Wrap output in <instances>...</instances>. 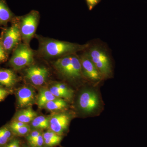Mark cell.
Returning <instances> with one entry per match:
<instances>
[{"label": "cell", "mask_w": 147, "mask_h": 147, "mask_svg": "<svg viewBox=\"0 0 147 147\" xmlns=\"http://www.w3.org/2000/svg\"><path fill=\"white\" fill-rule=\"evenodd\" d=\"M96 85L84 88L79 92L76 105L79 112L84 115L93 117L102 112L103 103Z\"/></svg>", "instance_id": "obj_2"}, {"label": "cell", "mask_w": 147, "mask_h": 147, "mask_svg": "<svg viewBox=\"0 0 147 147\" xmlns=\"http://www.w3.org/2000/svg\"><path fill=\"white\" fill-rule=\"evenodd\" d=\"M30 147H44V139L42 133L36 139L28 142Z\"/></svg>", "instance_id": "obj_22"}, {"label": "cell", "mask_w": 147, "mask_h": 147, "mask_svg": "<svg viewBox=\"0 0 147 147\" xmlns=\"http://www.w3.org/2000/svg\"><path fill=\"white\" fill-rule=\"evenodd\" d=\"M31 127L34 130H41L49 128V117L37 116L30 123Z\"/></svg>", "instance_id": "obj_20"}, {"label": "cell", "mask_w": 147, "mask_h": 147, "mask_svg": "<svg viewBox=\"0 0 147 147\" xmlns=\"http://www.w3.org/2000/svg\"><path fill=\"white\" fill-rule=\"evenodd\" d=\"M48 70L46 67L32 66L25 70V77L32 84L37 86L44 84L48 76Z\"/></svg>", "instance_id": "obj_10"}, {"label": "cell", "mask_w": 147, "mask_h": 147, "mask_svg": "<svg viewBox=\"0 0 147 147\" xmlns=\"http://www.w3.org/2000/svg\"><path fill=\"white\" fill-rule=\"evenodd\" d=\"M7 59L6 54L4 49L3 48L1 39H0V62L4 61Z\"/></svg>", "instance_id": "obj_27"}, {"label": "cell", "mask_w": 147, "mask_h": 147, "mask_svg": "<svg viewBox=\"0 0 147 147\" xmlns=\"http://www.w3.org/2000/svg\"><path fill=\"white\" fill-rule=\"evenodd\" d=\"M57 98L55 97L50 90L42 89L40 90L37 103L40 108H44L46 104Z\"/></svg>", "instance_id": "obj_19"}, {"label": "cell", "mask_w": 147, "mask_h": 147, "mask_svg": "<svg viewBox=\"0 0 147 147\" xmlns=\"http://www.w3.org/2000/svg\"><path fill=\"white\" fill-rule=\"evenodd\" d=\"M21 147H30V146H28L26 144H22L21 145Z\"/></svg>", "instance_id": "obj_28"}, {"label": "cell", "mask_w": 147, "mask_h": 147, "mask_svg": "<svg viewBox=\"0 0 147 147\" xmlns=\"http://www.w3.org/2000/svg\"><path fill=\"white\" fill-rule=\"evenodd\" d=\"M8 126L14 135L16 136H26L31 131V127L28 125L17 121H12Z\"/></svg>", "instance_id": "obj_15"}, {"label": "cell", "mask_w": 147, "mask_h": 147, "mask_svg": "<svg viewBox=\"0 0 147 147\" xmlns=\"http://www.w3.org/2000/svg\"><path fill=\"white\" fill-rule=\"evenodd\" d=\"M87 52L103 80L112 78L113 76V65L110 56L105 48L98 45H90Z\"/></svg>", "instance_id": "obj_4"}, {"label": "cell", "mask_w": 147, "mask_h": 147, "mask_svg": "<svg viewBox=\"0 0 147 147\" xmlns=\"http://www.w3.org/2000/svg\"><path fill=\"white\" fill-rule=\"evenodd\" d=\"M80 58L82 71L84 78L94 85L98 84L103 80L101 74L94 63L90 59L87 52Z\"/></svg>", "instance_id": "obj_8"}, {"label": "cell", "mask_w": 147, "mask_h": 147, "mask_svg": "<svg viewBox=\"0 0 147 147\" xmlns=\"http://www.w3.org/2000/svg\"><path fill=\"white\" fill-rule=\"evenodd\" d=\"M39 13L36 10H32L20 18L19 28L21 38L25 43L28 45L34 36L39 20Z\"/></svg>", "instance_id": "obj_5"}, {"label": "cell", "mask_w": 147, "mask_h": 147, "mask_svg": "<svg viewBox=\"0 0 147 147\" xmlns=\"http://www.w3.org/2000/svg\"><path fill=\"white\" fill-rule=\"evenodd\" d=\"M36 112L32 109L31 107H28L26 109L18 111L13 117V121L21 122L27 124L31 122L37 116Z\"/></svg>", "instance_id": "obj_14"}, {"label": "cell", "mask_w": 147, "mask_h": 147, "mask_svg": "<svg viewBox=\"0 0 147 147\" xmlns=\"http://www.w3.org/2000/svg\"><path fill=\"white\" fill-rule=\"evenodd\" d=\"M44 139V147H54L60 144L63 136L57 134L49 129L42 133Z\"/></svg>", "instance_id": "obj_16"}, {"label": "cell", "mask_w": 147, "mask_h": 147, "mask_svg": "<svg viewBox=\"0 0 147 147\" xmlns=\"http://www.w3.org/2000/svg\"><path fill=\"white\" fill-rule=\"evenodd\" d=\"M88 8L90 10H92L101 0H86Z\"/></svg>", "instance_id": "obj_26"}, {"label": "cell", "mask_w": 147, "mask_h": 147, "mask_svg": "<svg viewBox=\"0 0 147 147\" xmlns=\"http://www.w3.org/2000/svg\"><path fill=\"white\" fill-rule=\"evenodd\" d=\"M73 115L69 112H60L49 117V129L59 135L63 136L68 129Z\"/></svg>", "instance_id": "obj_7"}, {"label": "cell", "mask_w": 147, "mask_h": 147, "mask_svg": "<svg viewBox=\"0 0 147 147\" xmlns=\"http://www.w3.org/2000/svg\"><path fill=\"white\" fill-rule=\"evenodd\" d=\"M54 65L65 79L70 82H77L84 78L80 58L76 54L59 58Z\"/></svg>", "instance_id": "obj_3"}, {"label": "cell", "mask_w": 147, "mask_h": 147, "mask_svg": "<svg viewBox=\"0 0 147 147\" xmlns=\"http://www.w3.org/2000/svg\"><path fill=\"white\" fill-rule=\"evenodd\" d=\"M42 132L40 130H34V131H31L26 137L27 142H29L34 140V139L37 138L40 134H42Z\"/></svg>", "instance_id": "obj_23"}, {"label": "cell", "mask_w": 147, "mask_h": 147, "mask_svg": "<svg viewBox=\"0 0 147 147\" xmlns=\"http://www.w3.org/2000/svg\"><path fill=\"white\" fill-rule=\"evenodd\" d=\"M18 81L16 74L11 69H0V85L7 88L13 87Z\"/></svg>", "instance_id": "obj_13"}, {"label": "cell", "mask_w": 147, "mask_h": 147, "mask_svg": "<svg viewBox=\"0 0 147 147\" xmlns=\"http://www.w3.org/2000/svg\"><path fill=\"white\" fill-rule=\"evenodd\" d=\"M38 40L39 53L47 57H62L76 54L87 49L90 45L88 43L80 45L46 38H39Z\"/></svg>", "instance_id": "obj_1"}, {"label": "cell", "mask_w": 147, "mask_h": 147, "mask_svg": "<svg viewBox=\"0 0 147 147\" xmlns=\"http://www.w3.org/2000/svg\"><path fill=\"white\" fill-rule=\"evenodd\" d=\"M14 134L8 125H5L0 128V147L5 146L14 138Z\"/></svg>", "instance_id": "obj_21"}, {"label": "cell", "mask_w": 147, "mask_h": 147, "mask_svg": "<svg viewBox=\"0 0 147 147\" xmlns=\"http://www.w3.org/2000/svg\"><path fill=\"white\" fill-rule=\"evenodd\" d=\"M13 16L5 0H0V26L7 24L13 19Z\"/></svg>", "instance_id": "obj_17"}, {"label": "cell", "mask_w": 147, "mask_h": 147, "mask_svg": "<svg viewBox=\"0 0 147 147\" xmlns=\"http://www.w3.org/2000/svg\"><path fill=\"white\" fill-rule=\"evenodd\" d=\"M34 61V53L26 43L18 44L9 61L10 65L15 69H20L30 65Z\"/></svg>", "instance_id": "obj_6"}, {"label": "cell", "mask_w": 147, "mask_h": 147, "mask_svg": "<svg viewBox=\"0 0 147 147\" xmlns=\"http://www.w3.org/2000/svg\"><path fill=\"white\" fill-rule=\"evenodd\" d=\"M21 37L19 26L17 23L12 24L5 30L0 39L6 53L10 52L18 45Z\"/></svg>", "instance_id": "obj_9"}, {"label": "cell", "mask_w": 147, "mask_h": 147, "mask_svg": "<svg viewBox=\"0 0 147 147\" xmlns=\"http://www.w3.org/2000/svg\"><path fill=\"white\" fill-rule=\"evenodd\" d=\"M21 145L20 139L14 137L3 147H21Z\"/></svg>", "instance_id": "obj_24"}, {"label": "cell", "mask_w": 147, "mask_h": 147, "mask_svg": "<svg viewBox=\"0 0 147 147\" xmlns=\"http://www.w3.org/2000/svg\"><path fill=\"white\" fill-rule=\"evenodd\" d=\"M50 91L55 97L61 98L67 101H71L74 95V91L66 84L57 83L50 87Z\"/></svg>", "instance_id": "obj_12"}, {"label": "cell", "mask_w": 147, "mask_h": 147, "mask_svg": "<svg viewBox=\"0 0 147 147\" xmlns=\"http://www.w3.org/2000/svg\"><path fill=\"white\" fill-rule=\"evenodd\" d=\"M67 100L61 98H56L47 102L44 108L51 111H64L68 108Z\"/></svg>", "instance_id": "obj_18"}, {"label": "cell", "mask_w": 147, "mask_h": 147, "mask_svg": "<svg viewBox=\"0 0 147 147\" xmlns=\"http://www.w3.org/2000/svg\"><path fill=\"white\" fill-rule=\"evenodd\" d=\"M16 96L17 104L19 107H29L34 101V90L30 87H21L16 91Z\"/></svg>", "instance_id": "obj_11"}, {"label": "cell", "mask_w": 147, "mask_h": 147, "mask_svg": "<svg viewBox=\"0 0 147 147\" xmlns=\"http://www.w3.org/2000/svg\"><path fill=\"white\" fill-rule=\"evenodd\" d=\"M11 94V91L7 89L0 87V102L3 101Z\"/></svg>", "instance_id": "obj_25"}]
</instances>
